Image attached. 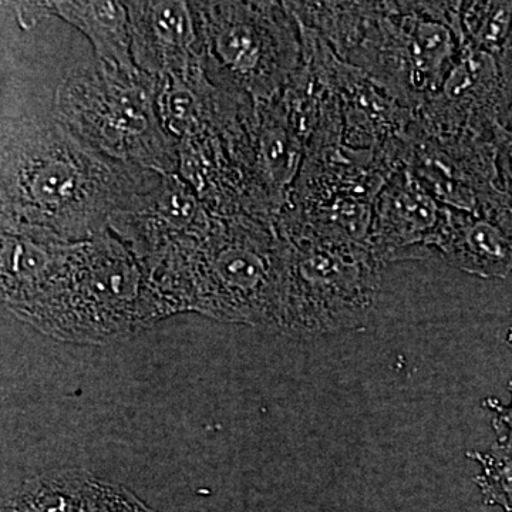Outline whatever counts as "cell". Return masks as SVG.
Wrapping results in <instances>:
<instances>
[{"label": "cell", "instance_id": "1", "mask_svg": "<svg viewBox=\"0 0 512 512\" xmlns=\"http://www.w3.org/2000/svg\"><path fill=\"white\" fill-rule=\"evenodd\" d=\"M0 154L2 232L62 244L107 231L161 175L104 156L55 117L3 121Z\"/></svg>", "mask_w": 512, "mask_h": 512}, {"label": "cell", "instance_id": "2", "mask_svg": "<svg viewBox=\"0 0 512 512\" xmlns=\"http://www.w3.org/2000/svg\"><path fill=\"white\" fill-rule=\"evenodd\" d=\"M151 281L171 313L281 330L282 244L271 222L214 215L211 227L174 249Z\"/></svg>", "mask_w": 512, "mask_h": 512}, {"label": "cell", "instance_id": "3", "mask_svg": "<svg viewBox=\"0 0 512 512\" xmlns=\"http://www.w3.org/2000/svg\"><path fill=\"white\" fill-rule=\"evenodd\" d=\"M16 315L50 332L111 335L167 315L136 258L107 231L64 244L43 284Z\"/></svg>", "mask_w": 512, "mask_h": 512}, {"label": "cell", "instance_id": "4", "mask_svg": "<svg viewBox=\"0 0 512 512\" xmlns=\"http://www.w3.org/2000/svg\"><path fill=\"white\" fill-rule=\"evenodd\" d=\"M282 330L330 333L369 323L382 264L366 245L338 232L279 220Z\"/></svg>", "mask_w": 512, "mask_h": 512}, {"label": "cell", "instance_id": "5", "mask_svg": "<svg viewBox=\"0 0 512 512\" xmlns=\"http://www.w3.org/2000/svg\"><path fill=\"white\" fill-rule=\"evenodd\" d=\"M150 74L96 62L64 77L53 117L104 156L160 174L178 173V143L164 130Z\"/></svg>", "mask_w": 512, "mask_h": 512}, {"label": "cell", "instance_id": "6", "mask_svg": "<svg viewBox=\"0 0 512 512\" xmlns=\"http://www.w3.org/2000/svg\"><path fill=\"white\" fill-rule=\"evenodd\" d=\"M208 77L255 104L278 96L303 66L302 29L286 2H190Z\"/></svg>", "mask_w": 512, "mask_h": 512}, {"label": "cell", "instance_id": "7", "mask_svg": "<svg viewBox=\"0 0 512 512\" xmlns=\"http://www.w3.org/2000/svg\"><path fill=\"white\" fill-rule=\"evenodd\" d=\"M403 165L444 207L491 218L512 231V198L498 183L494 137L427 133L412 121Z\"/></svg>", "mask_w": 512, "mask_h": 512}, {"label": "cell", "instance_id": "8", "mask_svg": "<svg viewBox=\"0 0 512 512\" xmlns=\"http://www.w3.org/2000/svg\"><path fill=\"white\" fill-rule=\"evenodd\" d=\"M301 29L306 64L338 100L343 144L353 150L399 156L413 111L369 74L339 59L315 30L302 25Z\"/></svg>", "mask_w": 512, "mask_h": 512}, {"label": "cell", "instance_id": "9", "mask_svg": "<svg viewBox=\"0 0 512 512\" xmlns=\"http://www.w3.org/2000/svg\"><path fill=\"white\" fill-rule=\"evenodd\" d=\"M214 215L180 174H161L109 222V231L151 278L168 255L211 227Z\"/></svg>", "mask_w": 512, "mask_h": 512}, {"label": "cell", "instance_id": "10", "mask_svg": "<svg viewBox=\"0 0 512 512\" xmlns=\"http://www.w3.org/2000/svg\"><path fill=\"white\" fill-rule=\"evenodd\" d=\"M503 104L500 59L466 45L439 92L414 111L413 126L427 133L494 137Z\"/></svg>", "mask_w": 512, "mask_h": 512}, {"label": "cell", "instance_id": "11", "mask_svg": "<svg viewBox=\"0 0 512 512\" xmlns=\"http://www.w3.org/2000/svg\"><path fill=\"white\" fill-rule=\"evenodd\" d=\"M446 212L447 208L403 168L377 195L367 248L382 265L429 258Z\"/></svg>", "mask_w": 512, "mask_h": 512}, {"label": "cell", "instance_id": "12", "mask_svg": "<svg viewBox=\"0 0 512 512\" xmlns=\"http://www.w3.org/2000/svg\"><path fill=\"white\" fill-rule=\"evenodd\" d=\"M156 80L158 117L177 143L225 130L255 110L254 101L248 97L212 82L204 60L185 72L165 74Z\"/></svg>", "mask_w": 512, "mask_h": 512}, {"label": "cell", "instance_id": "13", "mask_svg": "<svg viewBox=\"0 0 512 512\" xmlns=\"http://www.w3.org/2000/svg\"><path fill=\"white\" fill-rule=\"evenodd\" d=\"M131 29V55L141 72L153 77L181 73L202 62L200 32L190 2H123Z\"/></svg>", "mask_w": 512, "mask_h": 512}, {"label": "cell", "instance_id": "14", "mask_svg": "<svg viewBox=\"0 0 512 512\" xmlns=\"http://www.w3.org/2000/svg\"><path fill=\"white\" fill-rule=\"evenodd\" d=\"M433 251L473 276L505 279L512 272V231L498 221L447 208Z\"/></svg>", "mask_w": 512, "mask_h": 512}, {"label": "cell", "instance_id": "15", "mask_svg": "<svg viewBox=\"0 0 512 512\" xmlns=\"http://www.w3.org/2000/svg\"><path fill=\"white\" fill-rule=\"evenodd\" d=\"M43 19L56 16L80 30L90 40L97 62L120 70H136L131 55V29L123 2L76 0L39 2Z\"/></svg>", "mask_w": 512, "mask_h": 512}, {"label": "cell", "instance_id": "16", "mask_svg": "<svg viewBox=\"0 0 512 512\" xmlns=\"http://www.w3.org/2000/svg\"><path fill=\"white\" fill-rule=\"evenodd\" d=\"M460 28L464 43L500 57L512 47V0L461 2Z\"/></svg>", "mask_w": 512, "mask_h": 512}, {"label": "cell", "instance_id": "17", "mask_svg": "<svg viewBox=\"0 0 512 512\" xmlns=\"http://www.w3.org/2000/svg\"><path fill=\"white\" fill-rule=\"evenodd\" d=\"M467 457L480 464V476L474 481L485 504L500 505L512 512V443L497 441L488 453L468 451Z\"/></svg>", "mask_w": 512, "mask_h": 512}, {"label": "cell", "instance_id": "18", "mask_svg": "<svg viewBox=\"0 0 512 512\" xmlns=\"http://www.w3.org/2000/svg\"><path fill=\"white\" fill-rule=\"evenodd\" d=\"M494 146L498 183L512 198V131L498 124L494 130Z\"/></svg>", "mask_w": 512, "mask_h": 512}, {"label": "cell", "instance_id": "19", "mask_svg": "<svg viewBox=\"0 0 512 512\" xmlns=\"http://www.w3.org/2000/svg\"><path fill=\"white\" fill-rule=\"evenodd\" d=\"M512 394V382L508 384ZM484 406L494 413L493 429L501 443H512V402L508 406L501 404L500 400L488 397L484 400Z\"/></svg>", "mask_w": 512, "mask_h": 512}, {"label": "cell", "instance_id": "20", "mask_svg": "<svg viewBox=\"0 0 512 512\" xmlns=\"http://www.w3.org/2000/svg\"><path fill=\"white\" fill-rule=\"evenodd\" d=\"M498 59H500L504 77V104L500 114V124L512 131V47Z\"/></svg>", "mask_w": 512, "mask_h": 512}, {"label": "cell", "instance_id": "21", "mask_svg": "<svg viewBox=\"0 0 512 512\" xmlns=\"http://www.w3.org/2000/svg\"><path fill=\"white\" fill-rule=\"evenodd\" d=\"M505 340H507L508 345L512 346V328L508 329L507 336H505Z\"/></svg>", "mask_w": 512, "mask_h": 512}]
</instances>
